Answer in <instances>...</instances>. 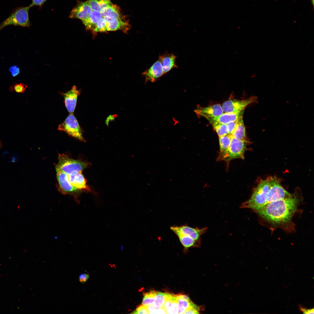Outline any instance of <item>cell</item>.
Returning a JSON list of instances; mask_svg holds the SVG:
<instances>
[{
	"label": "cell",
	"mask_w": 314,
	"mask_h": 314,
	"mask_svg": "<svg viewBox=\"0 0 314 314\" xmlns=\"http://www.w3.org/2000/svg\"><path fill=\"white\" fill-rule=\"evenodd\" d=\"M300 200L295 196L270 203L256 212L264 220L275 225L289 223L297 211Z\"/></svg>",
	"instance_id": "cell-1"
},
{
	"label": "cell",
	"mask_w": 314,
	"mask_h": 314,
	"mask_svg": "<svg viewBox=\"0 0 314 314\" xmlns=\"http://www.w3.org/2000/svg\"><path fill=\"white\" fill-rule=\"evenodd\" d=\"M270 186L268 177L260 181L250 198L242 204L241 207L251 209L256 212L262 209L266 206V199Z\"/></svg>",
	"instance_id": "cell-2"
},
{
	"label": "cell",
	"mask_w": 314,
	"mask_h": 314,
	"mask_svg": "<svg viewBox=\"0 0 314 314\" xmlns=\"http://www.w3.org/2000/svg\"><path fill=\"white\" fill-rule=\"evenodd\" d=\"M249 142L247 140H238L232 137L229 147L224 152L219 155L217 160L224 161L229 165L232 160L244 159L245 153Z\"/></svg>",
	"instance_id": "cell-3"
},
{
	"label": "cell",
	"mask_w": 314,
	"mask_h": 314,
	"mask_svg": "<svg viewBox=\"0 0 314 314\" xmlns=\"http://www.w3.org/2000/svg\"><path fill=\"white\" fill-rule=\"evenodd\" d=\"M30 8L29 6L18 7L13 10L9 16L0 25V31L6 26L11 25L23 27L30 26L28 11Z\"/></svg>",
	"instance_id": "cell-4"
},
{
	"label": "cell",
	"mask_w": 314,
	"mask_h": 314,
	"mask_svg": "<svg viewBox=\"0 0 314 314\" xmlns=\"http://www.w3.org/2000/svg\"><path fill=\"white\" fill-rule=\"evenodd\" d=\"M88 165V163L71 159L62 154H59L56 169V171H61L69 175L74 173L82 172Z\"/></svg>",
	"instance_id": "cell-5"
},
{
	"label": "cell",
	"mask_w": 314,
	"mask_h": 314,
	"mask_svg": "<svg viewBox=\"0 0 314 314\" xmlns=\"http://www.w3.org/2000/svg\"><path fill=\"white\" fill-rule=\"evenodd\" d=\"M270 188L266 199V206L272 203L288 198L293 195L290 193L282 186L279 179L276 177H268Z\"/></svg>",
	"instance_id": "cell-6"
},
{
	"label": "cell",
	"mask_w": 314,
	"mask_h": 314,
	"mask_svg": "<svg viewBox=\"0 0 314 314\" xmlns=\"http://www.w3.org/2000/svg\"><path fill=\"white\" fill-rule=\"evenodd\" d=\"M58 129L64 131L69 135L81 141L85 140L81 128L73 113L70 114L65 120L59 125Z\"/></svg>",
	"instance_id": "cell-7"
},
{
	"label": "cell",
	"mask_w": 314,
	"mask_h": 314,
	"mask_svg": "<svg viewBox=\"0 0 314 314\" xmlns=\"http://www.w3.org/2000/svg\"><path fill=\"white\" fill-rule=\"evenodd\" d=\"M256 98L251 97L245 100H228L223 103L222 107L224 113H238L244 111L249 104L256 102Z\"/></svg>",
	"instance_id": "cell-8"
},
{
	"label": "cell",
	"mask_w": 314,
	"mask_h": 314,
	"mask_svg": "<svg viewBox=\"0 0 314 314\" xmlns=\"http://www.w3.org/2000/svg\"><path fill=\"white\" fill-rule=\"evenodd\" d=\"M170 229L176 235L181 234L187 236L196 241L200 242L201 236L206 232L207 229L205 227L201 229L193 228L186 225L174 226H171Z\"/></svg>",
	"instance_id": "cell-9"
},
{
	"label": "cell",
	"mask_w": 314,
	"mask_h": 314,
	"mask_svg": "<svg viewBox=\"0 0 314 314\" xmlns=\"http://www.w3.org/2000/svg\"><path fill=\"white\" fill-rule=\"evenodd\" d=\"M78 1L77 5L71 11L69 17L79 19L82 21L89 17L92 10L87 1Z\"/></svg>",
	"instance_id": "cell-10"
},
{
	"label": "cell",
	"mask_w": 314,
	"mask_h": 314,
	"mask_svg": "<svg viewBox=\"0 0 314 314\" xmlns=\"http://www.w3.org/2000/svg\"><path fill=\"white\" fill-rule=\"evenodd\" d=\"M194 112L198 116L204 117L206 119L218 117L224 113L222 106L219 104L198 107Z\"/></svg>",
	"instance_id": "cell-11"
},
{
	"label": "cell",
	"mask_w": 314,
	"mask_h": 314,
	"mask_svg": "<svg viewBox=\"0 0 314 314\" xmlns=\"http://www.w3.org/2000/svg\"><path fill=\"white\" fill-rule=\"evenodd\" d=\"M163 74H164L163 67L159 59L142 73L145 78L146 82H155Z\"/></svg>",
	"instance_id": "cell-12"
},
{
	"label": "cell",
	"mask_w": 314,
	"mask_h": 314,
	"mask_svg": "<svg viewBox=\"0 0 314 314\" xmlns=\"http://www.w3.org/2000/svg\"><path fill=\"white\" fill-rule=\"evenodd\" d=\"M80 94V91L75 85L73 86L70 90L63 94L65 105L69 113L72 114L74 112L77 97Z\"/></svg>",
	"instance_id": "cell-13"
},
{
	"label": "cell",
	"mask_w": 314,
	"mask_h": 314,
	"mask_svg": "<svg viewBox=\"0 0 314 314\" xmlns=\"http://www.w3.org/2000/svg\"><path fill=\"white\" fill-rule=\"evenodd\" d=\"M106 22L107 31L121 30L127 33L130 28V25L125 18L115 19L104 17Z\"/></svg>",
	"instance_id": "cell-14"
},
{
	"label": "cell",
	"mask_w": 314,
	"mask_h": 314,
	"mask_svg": "<svg viewBox=\"0 0 314 314\" xmlns=\"http://www.w3.org/2000/svg\"><path fill=\"white\" fill-rule=\"evenodd\" d=\"M57 178L60 187V192L63 194H72L78 191L70 184L68 176L61 171H57Z\"/></svg>",
	"instance_id": "cell-15"
},
{
	"label": "cell",
	"mask_w": 314,
	"mask_h": 314,
	"mask_svg": "<svg viewBox=\"0 0 314 314\" xmlns=\"http://www.w3.org/2000/svg\"><path fill=\"white\" fill-rule=\"evenodd\" d=\"M68 176L70 184L76 189L78 191L83 190L91 192L87 185L86 181L82 172L74 173Z\"/></svg>",
	"instance_id": "cell-16"
},
{
	"label": "cell",
	"mask_w": 314,
	"mask_h": 314,
	"mask_svg": "<svg viewBox=\"0 0 314 314\" xmlns=\"http://www.w3.org/2000/svg\"><path fill=\"white\" fill-rule=\"evenodd\" d=\"M176 56L173 53H165L159 57L163 71L164 74L171 69L178 67L176 64Z\"/></svg>",
	"instance_id": "cell-17"
},
{
	"label": "cell",
	"mask_w": 314,
	"mask_h": 314,
	"mask_svg": "<svg viewBox=\"0 0 314 314\" xmlns=\"http://www.w3.org/2000/svg\"><path fill=\"white\" fill-rule=\"evenodd\" d=\"M244 111L238 113H224L218 117L208 118L207 119L211 124L218 123L226 124L230 122L236 121L238 118L242 116Z\"/></svg>",
	"instance_id": "cell-18"
},
{
	"label": "cell",
	"mask_w": 314,
	"mask_h": 314,
	"mask_svg": "<svg viewBox=\"0 0 314 314\" xmlns=\"http://www.w3.org/2000/svg\"><path fill=\"white\" fill-rule=\"evenodd\" d=\"M102 17L100 12L92 10L89 17L82 22L87 29L95 33L97 24Z\"/></svg>",
	"instance_id": "cell-19"
},
{
	"label": "cell",
	"mask_w": 314,
	"mask_h": 314,
	"mask_svg": "<svg viewBox=\"0 0 314 314\" xmlns=\"http://www.w3.org/2000/svg\"><path fill=\"white\" fill-rule=\"evenodd\" d=\"M101 13L102 17L112 19L124 18L119 8L115 5L104 9Z\"/></svg>",
	"instance_id": "cell-20"
},
{
	"label": "cell",
	"mask_w": 314,
	"mask_h": 314,
	"mask_svg": "<svg viewBox=\"0 0 314 314\" xmlns=\"http://www.w3.org/2000/svg\"><path fill=\"white\" fill-rule=\"evenodd\" d=\"M231 135L233 138L238 140H247L245 129L242 116L240 117L236 120V127Z\"/></svg>",
	"instance_id": "cell-21"
},
{
	"label": "cell",
	"mask_w": 314,
	"mask_h": 314,
	"mask_svg": "<svg viewBox=\"0 0 314 314\" xmlns=\"http://www.w3.org/2000/svg\"><path fill=\"white\" fill-rule=\"evenodd\" d=\"M86 1L92 10L100 13L113 5L110 0H88Z\"/></svg>",
	"instance_id": "cell-22"
},
{
	"label": "cell",
	"mask_w": 314,
	"mask_h": 314,
	"mask_svg": "<svg viewBox=\"0 0 314 314\" xmlns=\"http://www.w3.org/2000/svg\"><path fill=\"white\" fill-rule=\"evenodd\" d=\"M176 236L179 238L181 244L185 249L190 247H199L200 246V241H196L191 238L185 235L178 234Z\"/></svg>",
	"instance_id": "cell-23"
},
{
	"label": "cell",
	"mask_w": 314,
	"mask_h": 314,
	"mask_svg": "<svg viewBox=\"0 0 314 314\" xmlns=\"http://www.w3.org/2000/svg\"><path fill=\"white\" fill-rule=\"evenodd\" d=\"M176 295L178 303V314H183L189 308L195 304L190 299H184L181 297L179 294Z\"/></svg>",
	"instance_id": "cell-24"
},
{
	"label": "cell",
	"mask_w": 314,
	"mask_h": 314,
	"mask_svg": "<svg viewBox=\"0 0 314 314\" xmlns=\"http://www.w3.org/2000/svg\"><path fill=\"white\" fill-rule=\"evenodd\" d=\"M232 137V136L231 134L219 137V154H222L228 149L231 144Z\"/></svg>",
	"instance_id": "cell-25"
},
{
	"label": "cell",
	"mask_w": 314,
	"mask_h": 314,
	"mask_svg": "<svg viewBox=\"0 0 314 314\" xmlns=\"http://www.w3.org/2000/svg\"><path fill=\"white\" fill-rule=\"evenodd\" d=\"M168 293L156 291L153 305L156 307H163L167 297Z\"/></svg>",
	"instance_id": "cell-26"
},
{
	"label": "cell",
	"mask_w": 314,
	"mask_h": 314,
	"mask_svg": "<svg viewBox=\"0 0 314 314\" xmlns=\"http://www.w3.org/2000/svg\"><path fill=\"white\" fill-rule=\"evenodd\" d=\"M211 124L219 137L229 134L226 124L218 123Z\"/></svg>",
	"instance_id": "cell-27"
},
{
	"label": "cell",
	"mask_w": 314,
	"mask_h": 314,
	"mask_svg": "<svg viewBox=\"0 0 314 314\" xmlns=\"http://www.w3.org/2000/svg\"><path fill=\"white\" fill-rule=\"evenodd\" d=\"M156 291H150L144 294L142 302V305L148 306L153 304Z\"/></svg>",
	"instance_id": "cell-28"
},
{
	"label": "cell",
	"mask_w": 314,
	"mask_h": 314,
	"mask_svg": "<svg viewBox=\"0 0 314 314\" xmlns=\"http://www.w3.org/2000/svg\"><path fill=\"white\" fill-rule=\"evenodd\" d=\"M178 303L176 295L168 308L166 310V314H178Z\"/></svg>",
	"instance_id": "cell-29"
},
{
	"label": "cell",
	"mask_w": 314,
	"mask_h": 314,
	"mask_svg": "<svg viewBox=\"0 0 314 314\" xmlns=\"http://www.w3.org/2000/svg\"><path fill=\"white\" fill-rule=\"evenodd\" d=\"M26 87L27 86L23 83H16L13 85V88L16 92L21 93L25 91Z\"/></svg>",
	"instance_id": "cell-30"
},
{
	"label": "cell",
	"mask_w": 314,
	"mask_h": 314,
	"mask_svg": "<svg viewBox=\"0 0 314 314\" xmlns=\"http://www.w3.org/2000/svg\"><path fill=\"white\" fill-rule=\"evenodd\" d=\"M131 313L133 314H148L147 306L142 305L138 307L136 309Z\"/></svg>",
	"instance_id": "cell-31"
},
{
	"label": "cell",
	"mask_w": 314,
	"mask_h": 314,
	"mask_svg": "<svg viewBox=\"0 0 314 314\" xmlns=\"http://www.w3.org/2000/svg\"><path fill=\"white\" fill-rule=\"evenodd\" d=\"M199 307L194 304L187 310L183 314H198L199 313Z\"/></svg>",
	"instance_id": "cell-32"
},
{
	"label": "cell",
	"mask_w": 314,
	"mask_h": 314,
	"mask_svg": "<svg viewBox=\"0 0 314 314\" xmlns=\"http://www.w3.org/2000/svg\"><path fill=\"white\" fill-rule=\"evenodd\" d=\"M9 71L12 76L13 77L17 76L20 72L19 68L16 65H13L10 67Z\"/></svg>",
	"instance_id": "cell-33"
},
{
	"label": "cell",
	"mask_w": 314,
	"mask_h": 314,
	"mask_svg": "<svg viewBox=\"0 0 314 314\" xmlns=\"http://www.w3.org/2000/svg\"><path fill=\"white\" fill-rule=\"evenodd\" d=\"M236 124V121L230 122L226 124L229 134L231 135L234 131Z\"/></svg>",
	"instance_id": "cell-34"
},
{
	"label": "cell",
	"mask_w": 314,
	"mask_h": 314,
	"mask_svg": "<svg viewBox=\"0 0 314 314\" xmlns=\"http://www.w3.org/2000/svg\"><path fill=\"white\" fill-rule=\"evenodd\" d=\"M47 0H32L31 3L29 5L30 7L35 6H38L41 7L43 4Z\"/></svg>",
	"instance_id": "cell-35"
},
{
	"label": "cell",
	"mask_w": 314,
	"mask_h": 314,
	"mask_svg": "<svg viewBox=\"0 0 314 314\" xmlns=\"http://www.w3.org/2000/svg\"><path fill=\"white\" fill-rule=\"evenodd\" d=\"M89 277V274L86 273H83L81 274L79 276V281L82 283H85L86 282Z\"/></svg>",
	"instance_id": "cell-36"
},
{
	"label": "cell",
	"mask_w": 314,
	"mask_h": 314,
	"mask_svg": "<svg viewBox=\"0 0 314 314\" xmlns=\"http://www.w3.org/2000/svg\"><path fill=\"white\" fill-rule=\"evenodd\" d=\"M299 309L304 314H313L314 313L313 308L308 309L303 308L300 306L299 307Z\"/></svg>",
	"instance_id": "cell-37"
},
{
	"label": "cell",
	"mask_w": 314,
	"mask_h": 314,
	"mask_svg": "<svg viewBox=\"0 0 314 314\" xmlns=\"http://www.w3.org/2000/svg\"><path fill=\"white\" fill-rule=\"evenodd\" d=\"M2 142H1V140H0V149L1 148V147H2Z\"/></svg>",
	"instance_id": "cell-38"
},
{
	"label": "cell",
	"mask_w": 314,
	"mask_h": 314,
	"mask_svg": "<svg viewBox=\"0 0 314 314\" xmlns=\"http://www.w3.org/2000/svg\"><path fill=\"white\" fill-rule=\"evenodd\" d=\"M311 2H312L313 5V4H314V0H311Z\"/></svg>",
	"instance_id": "cell-39"
}]
</instances>
